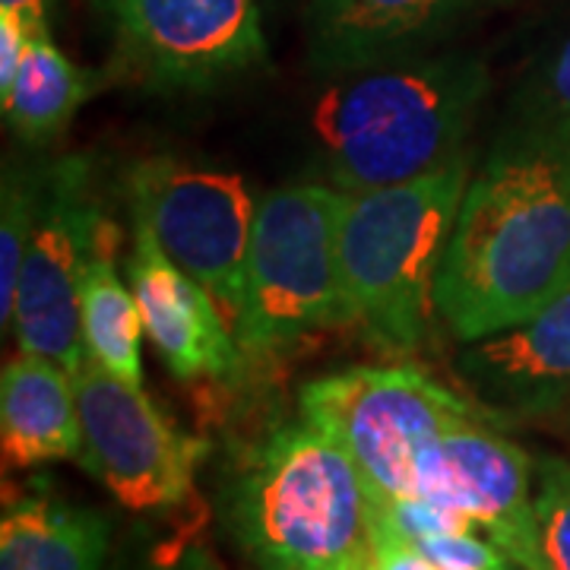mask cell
<instances>
[{
	"label": "cell",
	"mask_w": 570,
	"mask_h": 570,
	"mask_svg": "<svg viewBox=\"0 0 570 570\" xmlns=\"http://www.w3.org/2000/svg\"><path fill=\"white\" fill-rule=\"evenodd\" d=\"M570 292V127L517 121L466 184L438 283L463 343L530 321Z\"/></svg>",
	"instance_id": "obj_1"
},
{
	"label": "cell",
	"mask_w": 570,
	"mask_h": 570,
	"mask_svg": "<svg viewBox=\"0 0 570 570\" xmlns=\"http://www.w3.org/2000/svg\"><path fill=\"white\" fill-rule=\"evenodd\" d=\"M489 89V63L460 51L415 55L336 77L311 111L324 184L358 194L450 163L463 153Z\"/></svg>",
	"instance_id": "obj_2"
},
{
	"label": "cell",
	"mask_w": 570,
	"mask_h": 570,
	"mask_svg": "<svg viewBox=\"0 0 570 570\" xmlns=\"http://www.w3.org/2000/svg\"><path fill=\"white\" fill-rule=\"evenodd\" d=\"M228 520L257 570H352L374 558L377 501L362 469L307 419L247 453Z\"/></svg>",
	"instance_id": "obj_3"
},
{
	"label": "cell",
	"mask_w": 570,
	"mask_h": 570,
	"mask_svg": "<svg viewBox=\"0 0 570 570\" xmlns=\"http://www.w3.org/2000/svg\"><path fill=\"white\" fill-rule=\"evenodd\" d=\"M469 178L472 159L463 149L412 181L343 194L346 288L358 324L387 355H412L431 336L444 254Z\"/></svg>",
	"instance_id": "obj_4"
},
{
	"label": "cell",
	"mask_w": 570,
	"mask_h": 570,
	"mask_svg": "<svg viewBox=\"0 0 570 570\" xmlns=\"http://www.w3.org/2000/svg\"><path fill=\"white\" fill-rule=\"evenodd\" d=\"M343 190L283 184L257 200L232 330L245 355L273 358L317 333L358 324L340 261Z\"/></svg>",
	"instance_id": "obj_5"
},
{
	"label": "cell",
	"mask_w": 570,
	"mask_h": 570,
	"mask_svg": "<svg viewBox=\"0 0 570 570\" xmlns=\"http://www.w3.org/2000/svg\"><path fill=\"white\" fill-rule=\"evenodd\" d=\"M298 409L355 460L377 504L412 498L419 453L479 415L460 393L409 365L348 367L317 377L302 387Z\"/></svg>",
	"instance_id": "obj_6"
},
{
	"label": "cell",
	"mask_w": 570,
	"mask_h": 570,
	"mask_svg": "<svg viewBox=\"0 0 570 570\" xmlns=\"http://www.w3.org/2000/svg\"><path fill=\"white\" fill-rule=\"evenodd\" d=\"M124 190L130 219L146 225L165 254L216 295L232 321L257 216L245 178L175 156H149L130 165Z\"/></svg>",
	"instance_id": "obj_7"
},
{
	"label": "cell",
	"mask_w": 570,
	"mask_h": 570,
	"mask_svg": "<svg viewBox=\"0 0 570 570\" xmlns=\"http://www.w3.org/2000/svg\"><path fill=\"white\" fill-rule=\"evenodd\" d=\"M102 225L92 165L86 156H63L41 165L39 216L13 305V336L20 352L55 358L70 371L86 362L80 279Z\"/></svg>",
	"instance_id": "obj_8"
},
{
	"label": "cell",
	"mask_w": 570,
	"mask_h": 570,
	"mask_svg": "<svg viewBox=\"0 0 570 570\" xmlns=\"http://www.w3.org/2000/svg\"><path fill=\"white\" fill-rule=\"evenodd\" d=\"M124 70L163 92H204L266 61L257 0H102Z\"/></svg>",
	"instance_id": "obj_9"
},
{
	"label": "cell",
	"mask_w": 570,
	"mask_h": 570,
	"mask_svg": "<svg viewBox=\"0 0 570 570\" xmlns=\"http://www.w3.org/2000/svg\"><path fill=\"white\" fill-rule=\"evenodd\" d=\"M77 403L82 422L80 463L124 508H178L194 491V475L206 444L184 434L130 384L86 358L77 371Z\"/></svg>",
	"instance_id": "obj_10"
},
{
	"label": "cell",
	"mask_w": 570,
	"mask_h": 570,
	"mask_svg": "<svg viewBox=\"0 0 570 570\" xmlns=\"http://www.w3.org/2000/svg\"><path fill=\"white\" fill-rule=\"evenodd\" d=\"M532 494L535 463L482 415L444 431L415 460L412 498L469 517L517 570L532 561Z\"/></svg>",
	"instance_id": "obj_11"
},
{
	"label": "cell",
	"mask_w": 570,
	"mask_h": 570,
	"mask_svg": "<svg viewBox=\"0 0 570 570\" xmlns=\"http://www.w3.org/2000/svg\"><path fill=\"white\" fill-rule=\"evenodd\" d=\"M127 283L140 305L146 340L184 381L232 377L245 348L216 295L184 273L165 254L149 228L134 219V250L127 257Z\"/></svg>",
	"instance_id": "obj_12"
},
{
	"label": "cell",
	"mask_w": 570,
	"mask_h": 570,
	"mask_svg": "<svg viewBox=\"0 0 570 570\" xmlns=\"http://www.w3.org/2000/svg\"><path fill=\"white\" fill-rule=\"evenodd\" d=\"M501 3L508 0H311L307 63L336 80L415 58Z\"/></svg>",
	"instance_id": "obj_13"
},
{
	"label": "cell",
	"mask_w": 570,
	"mask_h": 570,
	"mask_svg": "<svg viewBox=\"0 0 570 570\" xmlns=\"http://www.w3.org/2000/svg\"><path fill=\"white\" fill-rule=\"evenodd\" d=\"M456 374L479 406L542 415L570 403V292L530 321L472 340Z\"/></svg>",
	"instance_id": "obj_14"
},
{
	"label": "cell",
	"mask_w": 570,
	"mask_h": 570,
	"mask_svg": "<svg viewBox=\"0 0 570 570\" xmlns=\"http://www.w3.org/2000/svg\"><path fill=\"white\" fill-rule=\"evenodd\" d=\"M0 438L7 466L80 460L82 422L73 371L29 352L10 358L0 374Z\"/></svg>",
	"instance_id": "obj_15"
},
{
	"label": "cell",
	"mask_w": 570,
	"mask_h": 570,
	"mask_svg": "<svg viewBox=\"0 0 570 570\" xmlns=\"http://www.w3.org/2000/svg\"><path fill=\"white\" fill-rule=\"evenodd\" d=\"M108 520L99 510L22 494L0 520V570H99Z\"/></svg>",
	"instance_id": "obj_16"
},
{
	"label": "cell",
	"mask_w": 570,
	"mask_h": 570,
	"mask_svg": "<svg viewBox=\"0 0 570 570\" xmlns=\"http://www.w3.org/2000/svg\"><path fill=\"white\" fill-rule=\"evenodd\" d=\"M102 82L105 77L70 61L51 39L48 22H39L29 29L13 86L0 96L3 118L26 146H48L70 127L73 115Z\"/></svg>",
	"instance_id": "obj_17"
},
{
	"label": "cell",
	"mask_w": 570,
	"mask_h": 570,
	"mask_svg": "<svg viewBox=\"0 0 570 570\" xmlns=\"http://www.w3.org/2000/svg\"><path fill=\"white\" fill-rule=\"evenodd\" d=\"M115 235L105 223L80 279V333L86 358L130 384H142V317L130 283L115 269Z\"/></svg>",
	"instance_id": "obj_18"
},
{
	"label": "cell",
	"mask_w": 570,
	"mask_h": 570,
	"mask_svg": "<svg viewBox=\"0 0 570 570\" xmlns=\"http://www.w3.org/2000/svg\"><path fill=\"white\" fill-rule=\"evenodd\" d=\"M41 165H7L0 187V324L13 326V305L32 225L39 216Z\"/></svg>",
	"instance_id": "obj_19"
},
{
	"label": "cell",
	"mask_w": 570,
	"mask_h": 570,
	"mask_svg": "<svg viewBox=\"0 0 570 570\" xmlns=\"http://www.w3.org/2000/svg\"><path fill=\"white\" fill-rule=\"evenodd\" d=\"M527 570H570V460H535L532 561Z\"/></svg>",
	"instance_id": "obj_20"
},
{
	"label": "cell",
	"mask_w": 570,
	"mask_h": 570,
	"mask_svg": "<svg viewBox=\"0 0 570 570\" xmlns=\"http://www.w3.org/2000/svg\"><path fill=\"white\" fill-rule=\"evenodd\" d=\"M517 121L570 127V36L527 73L517 92Z\"/></svg>",
	"instance_id": "obj_21"
},
{
	"label": "cell",
	"mask_w": 570,
	"mask_h": 570,
	"mask_svg": "<svg viewBox=\"0 0 570 570\" xmlns=\"http://www.w3.org/2000/svg\"><path fill=\"white\" fill-rule=\"evenodd\" d=\"M438 570H517L494 542L479 539L475 530L441 532L412 542Z\"/></svg>",
	"instance_id": "obj_22"
},
{
	"label": "cell",
	"mask_w": 570,
	"mask_h": 570,
	"mask_svg": "<svg viewBox=\"0 0 570 570\" xmlns=\"http://www.w3.org/2000/svg\"><path fill=\"white\" fill-rule=\"evenodd\" d=\"M374 554H377V570H438L381 510L374 520Z\"/></svg>",
	"instance_id": "obj_23"
},
{
	"label": "cell",
	"mask_w": 570,
	"mask_h": 570,
	"mask_svg": "<svg viewBox=\"0 0 570 570\" xmlns=\"http://www.w3.org/2000/svg\"><path fill=\"white\" fill-rule=\"evenodd\" d=\"M29 22L20 13L0 10V96L13 86V77L20 70L22 55H26V39H29Z\"/></svg>",
	"instance_id": "obj_24"
},
{
	"label": "cell",
	"mask_w": 570,
	"mask_h": 570,
	"mask_svg": "<svg viewBox=\"0 0 570 570\" xmlns=\"http://www.w3.org/2000/svg\"><path fill=\"white\" fill-rule=\"evenodd\" d=\"M48 7H51V0H0V10L20 13L29 26L48 22Z\"/></svg>",
	"instance_id": "obj_25"
},
{
	"label": "cell",
	"mask_w": 570,
	"mask_h": 570,
	"mask_svg": "<svg viewBox=\"0 0 570 570\" xmlns=\"http://www.w3.org/2000/svg\"><path fill=\"white\" fill-rule=\"evenodd\" d=\"M352 570H377V554H374V558H367V561H362L358 568H352Z\"/></svg>",
	"instance_id": "obj_26"
}]
</instances>
